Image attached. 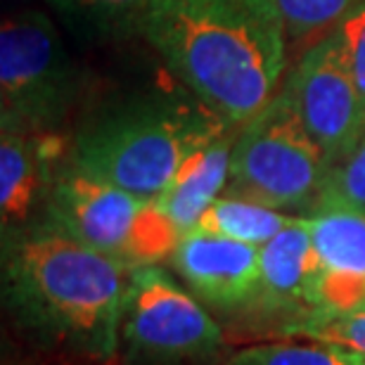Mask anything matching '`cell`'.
Here are the masks:
<instances>
[{"label":"cell","mask_w":365,"mask_h":365,"mask_svg":"<svg viewBox=\"0 0 365 365\" xmlns=\"http://www.w3.org/2000/svg\"><path fill=\"white\" fill-rule=\"evenodd\" d=\"M332 164L306 130L284 86L237 128L225 192L273 209L311 211Z\"/></svg>","instance_id":"cell-4"},{"label":"cell","mask_w":365,"mask_h":365,"mask_svg":"<svg viewBox=\"0 0 365 365\" xmlns=\"http://www.w3.org/2000/svg\"><path fill=\"white\" fill-rule=\"evenodd\" d=\"M228 128L182 86L130 93L88 114L71 140L69 166L128 192L157 197L190 155Z\"/></svg>","instance_id":"cell-2"},{"label":"cell","mask_w":365,"mask_h":365,"mask_svg":"<svg viewBox=\"0 0 365 365\" xmlns=\"http://www.w3.org/2000/svg\"><path fill=\"white\" fill-rule=\"evenodd\" d=\"M121 330L130 351L152 361H204L223 346L221 327L157 266L130 271Z\"/></svg>","instance_id":"cell-7"},{"label":"cell","mask_w":365,"mask_h":365,"mask_svg":"<svg viewBox=\"0 0 365 365\" xmlns=\"http://www.w3.org/2000/svg\"><path fill=\"white\" fill-rule=\"evenodd\" d=\"M155 0H50V5L74 24L91 31H114V29H138Z\"/></svg>","instance_id":"cell-16"},{"label":"cell","mask_w":365,"mask_h":365,"mask_svg":"<svg viewBox=\"0 0 365 365\" xmlns=\"http://www.w3.org/2000/svg\"><path fill=\"white\" fill-rule=\"evenodd\" d=\"M138 31L182 88L232 128L280 91L289 46L271 0H155Z\"/></svg>","instance_id":"cell-1"},{"label":"cell","mask_w":365,"mask_h":365,"mask_svg":"<svg viewBox=\"0 0 365 365\" xmlns=\"http://www.w3.org/2000/svg\"><path fill=\"white\" fill-rule=\"evenodd\" d=\"M282 19L287 46L299 55L332 34L361 0H271Z\"/></svg>","instance_id":"cell-15"},{"label":"cell","mask_w":365,"mask_h":365,"mask_svg":"<svg viewBox=\"0 0 365 365\" xmlns=\"http://www.w3.org/2000/svg\"><path fill=\"white\" fill-rule=\"evenodd\" d=\"M318 202H334L365 211V135L351 155L330 169Z\"/></svg>","instance_id":"cell-19"},{"label":"cell","mask_w":365,"mask_h":365,"mask_svg":"<svg viewBox=\"0 0 365 365\" xmlns=\"http://www.w3.org/2000/svg\"><path fill=\"white\" fill-rule=\"evenodd\" d=\"M223 365H359V356L327 344H259L240 349Z\"/></svg>","instance_id":"cell-17"},{"label":"cell","mask_w":365,"mask_h":365,"mask_svg":"<svg viewBox=\"0 0 365 365\" xmlns=\"http://www.w3.org/2000/svg\"><path fill=\"white\" fill-rule=\"evenodd\" d=\"M359 356V365H365V356H361V354H356Z\"/></svg>","instance_id":"cell-21"},{"label":"cell","mask_w":365,"mask_h":365,"mask_svg":"<svg viewBox=\"0 0 365 365\" xmlns=\"http://www.w3.org/2000/svg\"><path fill=\"white\" fill-rule=\"evenodd\" d=\"M53 228L119 259L128 268L157 266L173 257L180 242L155 197H143L69 169L50 195Z\"/></svg>","instance_id":"cell-5"},{"label":"cell","mask_w":365,"mask_h":365,"mask_svg":"<svg viewBox=\"0 0 365 365\" xmlns=\"http://www.w3.org/2000/svg\"><path fill=\"white\" fill-rule=\"evenodd\" d=\"M64 140L57 133H26L3 128L0 138V209L3 225L29 216L41 190L43 169L62 155Z\"/></svg>","instance_id":"cell-12"},{"label":"cell","mask_w":365,"mask_h":365,"mask_svg":"<svg viewBox=\"0 0 365 365\" xmlns=\"http://www.w3.org/2000/svg\"><path fill=\"white\" fill-rule=\"evenodd\" d=\"M185 284L214 309L235 311L257 304L261 289V247L192 230L180 237L171 257Z\"/></svg>","instance_id":"cell-9"},{"label":"cell","mask_w":365,"mask_h":365,"mask_svg":"<svg viewBox=\"0 0 365 365\" xmlns=\"http://www.w3.org/2000/svg\"><path fill=\"white\" fill-rule=\"evenodd\" d=\"M284 91L327 162L334 166L351 155L365 135V102L346 60L339 26L299 55Z\"/></svg>","instance_id":"cell-8"},{"label":"cell","mask_w":365,"mask_h":365,"mask_svg":"<svg viewBox=\"0 0 365 365\" xmlns=\"http://www.w3.org/2000/svg\"><path fill=\"white\" fill-rule=\"evenodd\" d=\"M318 275L320 259L306 216H302L261 245V289L257 304L268 311L299 313V320L316 316Z\"/></svg>","instance_id":"cell-10"},{"label":"cell","mask_w":365,"mask_h":365,"mask_svg":"<svg viewBox=\"0 0 365 365\" xmlns=\"http://www.w3.org/2000/svg\"><path fill=\"white\" fill-rule=\"evenodd\" d=\"M294 221L297 216H284L266 204L225 195L204 211L197 228L261 247Z\"/></svg>","instance_id":"cell-14"},{"label":"cell","mask_w":365,"mask_h":365,"mask_svg":"<svg viewBox=\"0 0 365 365\" xmlns=\"http://www.w3.org/2000/svg\"><path fill=\"white\" fill-rule=\"evenodd\" d=\"M320 271L365 280V211L318 202L306 216Z\"/></svg>","instance_id":"cell-13"},{"label":"cell","mask_w":365,"mask_h":365,"mask_svg":"<svg viewBox=\"0 0 365 365\" xmlns=\"http://www.w3.org/2000/svg\"><path fill=\"white\" fill-rule=\"evenodd\" d=\"M133 268L50 228L12 254L10 287L29 316L95 356H112Z\"/></svg>","instance_id":"cell-3"},{"label":"cell","mask_w":365,"mask_h":365,"mask_svg":"<svg viewBox=\"0 0 365 365\" xmlns=\"http://www.w3.org/2000/svg\"><path fill=\"white\" fill-rule=\"evenodd\" d=\"M237 128H228L216 140L190 155L164 192L155 197L157 207L182 235L197 230L200 218L218 200L230 178V157Z\"/></svg>","instance_id":"cell-11"},{"label":"cell","mask_w":365,"mask_h":365,"mask_svg":"<svg viewBox=\"0 0 365 365\" xmlns=\"http://www.w3.org/2000/svg\"><path fill=\"white\" fill-rule=\"evenodd\" d=\"M341 43H344L346 60L359 83L363 102H365V0L354 7L351 14L339 24Z\"/></svg>","instance_id":"cell-20"},{"label":"cell","mask_w":365,"mask_h":365,"mask_svg":"<svg viewBox=\"0 0 365 365\" xmlns=\"http://www.w3.org/2000/svg\"><path fill=\"white\" fill-rule=\"evenodd\" d=\"M81 95V71L41 12L7 17L0 31L3 128L57 133Z\"/></svg>","instance_id":"cell-6"},{"label":"cell","mask_w":365,"mask_h":365,"mask_svg":"<svg viewBox=\"0 0 365 365\" xmlns=\"http://www.w3.org/2000/svg\"><path fill=\"white\" fill-rule=\"evenodd\" d=\"M287 332L365 356V309L344 316H313L299 320L287 327Z\"/></svg>","instance_id":"cell-18"}]
</instances>
